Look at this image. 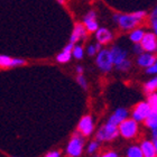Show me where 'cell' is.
Returning <instances> with one entry per match:
<instances>
[{"label": "cell", "mask_w": 157, "mask_h": 157, "mask_svg": "<svg viewBox=\"0 0 157 157\" xmlns=\"http://www.w3.org/2000/svg\"><path fill=\"white\" fill-rule=\"evenodd\" d=\"M146 16H147L146 11L139 10L132 13H115L112 16V19L121 30L130 32L135 29L146 18Z\"/></svg>", "instance_id": "obj_1"}, {"label": "cell", "mask_w": 157, "mask_h": 157, "mask_svg": "<svg viewBox=\"0 0 157 157\" xmlns=\"http://www.w3.org/2000/svg\"><path fill=\"white\" fill-rule=\"evenodd\" d=\"M83 147H84V138L78 131H75L66 146V154L70 157L81 156L83 153Z\"/></svg>", "instance_id": "obj_2"}, {"label": "cell", "mask_w": 157, "mask_h": 157, "mask_svg": "<svg viewBox=\"0 0 157 157\" xmlns=\"http://www.w3.org/2000/svg\"><path fill=\"white\" fill-rule=\"evenodd\" d=\"M95 64L99 67V70L103 73H108L113 69V61L110 53V49L101 48L97 54Z\"/></svg>", "instance_id": "obj_3"}, {"label": "cell", "mask_w": 157, "mask_h": 157, "mask_svg": "<svg viewBox=\"0 0 157 157\" xmlns=\"http://www.w3.org/2000/svg\"><path fill=\"white\" fill-rule=\"evenodd\" d=\"M119 135L126 139H132L138 134V122L132 118H127L121 124H118Z\"/></svg>", "instance_id": "obj_4"}, {"label": "cell", "mask_w": 157, "mask_h": 157, "mask_svg": "<svg viewBox=\"0 0 157 157\" xmlns=\"http://www.w3.org/2000/svg\"><path fill=\"white\" fill-rule=\"evenodd\" d=\"M119 136V130H118V126L111 124L107 122L103 124L95 134V140L100 141H111Z\"/></svg>", "instance_id": "obj_5"}, {"label": "cell", "mask_w": 157, "mask_h": 157, "mask_svg": "<svg viewBox=\"0 0 157 157\" xmlns=\"http://www.w3.org/2000/svg\"><path fill=\"white\" fill-rule=\"evenodd\" d=\"M94 130V121L93 118L90 115L83 116L80 119L78 124V131L83 136V137H88L93 132Z\"/></svg>", "instance_id": "obj_6"}, {"label": "cell", "mask_w": 157, "mask_h": 157, "mask_svg": "<svg viewBox=\"0 0 157 157\" xmlns=\"http://www.w3.org/2000/svg\"><path fill=\"white\" fill-rule=\"evenodd\" d=\"M151 112V109L149 107V105L147 103V101H141L135 105L131 116H132L134 120H136L137 122H141V121H144L147 118V116Z\"/></svg>", "instance_id": "obj_7"}, {"label": "cell", "mask_w": 157, "mask_h": 157, "mask_svg": "<svg viewBox=\"0 0 157 157\" xmlns=\"http://www.w3.org/2000/svg\"><path fill=\"white\" fill-rule=\"evenodd\" d=\"M144 49V52L154 53L157 52V36L153 32H147L145 33L144 37L139 43Z\"/></svg>", "instance_id": "obj_8"}, {"label": "cell", "mask_w": 157, "mask_h": 157, "mask_svg": "<svg viewBox=\"0 0 157 157\" xmlns=\"http://www.w3.org/2000/svg\"><path fill=\"white\" fill-rule=\"evenodd\" d=\"M26 61L24 59H17L8 55H0V69H13V67H19L26 64Z\"/></svg>", "instance_id": "obj_9"}, {"label": "cell", "mask_w": 157, "mask_h": 157, "mask_svg": "<svg viewBox=\"0 0 157 157\" xmlns=\"http://www.w3.org/2000/svg\"><path fill=\"white\" fill-rule=\"evenodd\" d=\"M83 25L90 33H95L99 28V24L97 21V13L95 11L91 10L83 17Z\"/></svg>", "instance_id": "obj_10"}, {"label": "cell", "mask_w": 157, "mask_h": 157, "mask_svg": "<svg viewBox=\"0 0 157 157\" xmlns=\"http://www.w3.org/2000/svg\"><path fill=\"white\" fill-rule=\"evenodd\" d=\"M86 36H88V30L84 27V25L83 24H76L74 26L72 34H71V37H70V43L75 44V43L81 42V40H84Z\"/></svg>", "instance_id": "obj_11"}, {"label": "cell", "mask_w": 157, "mask_h": 157, "mask_svg": "<svg viewBox=\"0 0 157 157\" xmlns=\"http://www.w3.org/2000/svg\"><path fill=\"white\" fill-rule=\"evenodd\" d=\"M110 53L112 56V61H113V65H117L126 59H128V52L127 49L121 47L119 45H112L110 48Z\"/></svg>", "instance_id": "obj_12"}, {"label": "cell", "mask_w": 157, "mask_h": 157, "mask_svg": "<svg viewBox=\"0 0 157 157\" xmlns=\"http://www.w3.org/2000/svg\"><path fill=\"white\" fill-rule=\"evenodd\" d=\"M95 39L99 44L101 45H107L112 42L113 39V34L105 27H99L95 32Z\"/></svg>", "instance_id": "obj_13"}, {"label": "cell", "mask_w": 157, "mask_h": 157, "mask_svg": "<svg viewBox=\"0 0 157 157\" xmlns=\"http://www.w3.org/2000/svg\"><path fill=\"white\" fill-rule=\"evenodd\" d=\"M157 56L154 55V53H148V52H143L139 54L137 57V64L140 67L144 69H148L149 66H151L156 62Z\"/></svg>", "instance_id": "obj_14"}, {"label": "cell", "mask_w": 157, "mask_h": 157, "mask_svg": "<svg viewBox=\"0 0 157 157\" xmlns=\"http://www.w3.org/2000/svg\"><path fill=\"white\" fill-rule=\"evenodd\" d=\"M129 116V112L126 108H118L115 110V112L112 113L108 119V122L111 124L118 126L119 124H121L124 120H126Z\"/></svg>", "instance_id": "obj_15"}, {"label": "cell", "mask_w": 157, "mask_h": 157, "mask_svg": "<svg viewBox=\"0 0 157 157\" xmlns=\"http://www.w3.org/2000/svg\"><path fill=\"white\" fill-rule=\"evenodd\" d=\"M140 149L143 151L144 157H156L157 156V151L154 146V143L151 140H144L140 144Z\"/></svg>", "instance_id": "obj_16"}, {"label": "cell", "mask_w": 157, "mask_h": 157, "mask_svg": "<svg viewBox=\"0 0 157 157\" xmlns=\"http://www.w3.org/2000/svg\"><path fill=\"white\" fill-rule=\"evenodd\" d=\"M145 33H146V32H145L143 28H138V27H136L135 29L130 30V33H129V39H130L134 44H138V43L141 42V39H143V37H144Z\"/></svg>", "instance_id": "obj_17"}, {"label": "cell", "mask_w": 157, "mask_h": 157, "mask_svg": "<svg viewBox=\"0 0 157 157\" xmlns=\"http://www.w3.org/2000/svg\"><path fill=\"white\" fill-rule=\"evenodd\" d=\"M145 126L151 129H154L157 127V111H151L149 115L147 116V118L144 120Z\"/></svg>", "instance_id": "obj_18"}, {"label": "cell", "mask_w": 157, "mask_h": 157, "mask_svg": "<svg viewBox=\"0 0 157 157\" xmlns=\"http://www.w3.org/2000/svg\"><path fill=\"white\" fill-rule=\"evenodd\" d=\"M144 90L147 92L148 94L149 93H153V92L157 91V75L154 76L153 78H151L149 81H147L144 85Z\"/></svg>", "instance_id": "obj_19"}, {"label": "cell", "mask_w": 157, "mask_h": 157, "mask_svg": "<svg viewBox=\"0 0 157 157\" xmlns=\"http://www.w3.org/2000/svg\"><path fill=\"white\" fill-rule=\"evenodd\" d=\"M126 156L127 157H144V155H143V151H141L139 146L132 145V146H130V147L127 149Z\"/></svg>", "instance_id": "obj_20"}, {"label": "cell", "mask_w": 157, "mask_h": 157, "mask_svg": "<svg viewBox=\"0 0 157 157\" xmlns=\"http://www.w3.org/2000/svg\"><path fill=\"white\" fill-rule=\"evenodd\" d=\"M71 59H72V52H67V51H64V49L56 56V61L59 63H61V64L70 62Z\"/></svg>", "instance_id": "obj_21"}, {"label": "cell", "mask_w": 157, "mask_h": 157, "mask_svg": "<svg viewBox=\"0 0 157 157\" xmlns=\"http://www.w3.org/2000/svg\"><path fill=\"white\" fill-rule=\"evenodd\" d=\"M147 103L151 107V111H157V93L156 92H153V93H149L147 98Z\"/></svg>", "instance_id": "obj_22"}, {"label": "cell", "mask_w": 157, "mask_h": 157, "mask_svg": "<svg viewBox=\"0 0 157 157\" xmlns=\"http://www.w3.org/2000/svg\"><path fill=\"white\" fill-rule=\"evenodd\" d=\"M115 66L117 71H119V72H128L131 69V62L128 59H126L124 61H122L121 63H119V64H117Z\"/></svg>", "instance_id": "obj_23"}, {"label": "cell", "mask_w": 157, "mask_h": 157, "mask_svg": "<svg viewBox=\"0 0 157 157\" xmlns=\"http://www.w3.org/2000/svg\"><path fill=\"white\" fill-rule=\"evenodd\" d=\"M72 56L76 59H82L83 56H84V49L81 45H75L74 44V47L72 49Z\"/></svg>", "instance_id": "obj_24"}, {"label": "cell", "mask_w": 157, "mask_h": 157, "mask_svg": "<svg viewBox=\"0 0 157 157\" xmlns=\"http://www.w3.org/2000/svg\"><path fill=\"white\" fill-rule=\"evenodd\" d=\"M101 44H99V43H97V44H91V45H89L88 47H86V53H88L89 56H94L98 54V52L101 49Z\"/></svg>", "instance_id": "obj_25"}, {"label": "cell", "mask_w": 157, "mask_h": 157, "mask_svg": "<svg viewBox=\"0 0 157 157\" xmlns=\"http://www.w3.org/2000/svg\"><path fill=\"white\" fill-rule=\"evenodd\" d=\"M98 149H99V141L98 140H93V141H90V143H89V145H88L89 154H94Z\"/></svg>", "instance_id": "obj_26"}, {"label": "cell", "mask_w": 157, "mask_h": 157, "mask_svg": "<svg viewBox=\"0 0 157 157\" xmlns=\"http://www.w3.org/2000/svg\"><path fill=\"white\" fill-rule=\"evenodd\" d=\"M76 82H78V84L80 85L83 90H86V89H88V82H86V78H84L83 74H78V78H76Z\"/></svg>", "instance_id": "obj_27"}, {"label": "cell", "mask_w": 157, "mask_h": 157, "mask_svg": "<svg viewBox=\"0 0 157 157\" xmlns=\"http://www.w3.org/2000/svg\"><path fill=\"white\" fill-rule=\"evenodd\" d=\"M132 51H134L135 54H137V55H139V54H141V53L144 52V49H143V47H141V45L138 43V44H135L134 47H132Z\"/></svg>", "instance_id": "obj_28"}, {"label": "cell", "mask_w": 157, "mask_h": 157, "mask_svg": "<svg viewBox=\"0 0 157 157\" xmlns=\"http://www.w3.org/2000/svg\"><path fill=\"white\" fill-rule=\"evenodd\" d=\"M101 157H119V155L113 151H109L103 153V154L101 155Z\"/></svg>", "instance_id": "obj_29"}, {"label": "cell", "mask_w": 157, "mask_h": 157, "mask_svg": "<svg viewBox=\"0 0 157 157\" xmlns=\"http://www.w3.org/2000/svg\"><path fill=\"white\" fill-rule=\"evenodd\" d=\"M44 157H61V153L59 151H52L47 153Z\"/></svg>", "instance_id": "obj_30"}, {"label": "cell", "mask_w": 157, "mask_h": 157, "mask_svg": "<svg viewBox=\"0 0 157 157\" xmlns=\"http://www.w3.org/2000/svg\"><path fill=\"white\" fill-rule=\"evenodd\" d=\"M151 26L153 29V33L157 36V19H151Z\"/></svg>", "instance_id": "obj_31"}, {"label": "cell", "mask_w": 157, "mask_h": 157, "mask_svg": "<svg viewBox=\"0 0 157 157\" xmlns=\"http://www.w3.org/2000/svg\"><path fill=\"white\" fill-rule=\"evenodd\" d=\"M151 19H157V5L151 13Z\"/></svg>", "instance_id": "obj_32"}, {"label": "cell", "mask_w": 157, "mask_h": 157, "mask_svg": "<svg viewBox=\"0 0 157 157\" xmlns=\"http://www.w3.org/2000/svg\"><path fill=\"white\" fill-rule=\"evenodd\" d=\"M73 47H74V44H72V43H69L67 45L64 47V51H67V52H72V49H73Z\"/></svg>", "instance_id": "obj_33"}, {"label": "cell", "mask_w": 157, "mask_h": 157, "mask_svg": "<svg viewBox=\"0 0 157 157\" xmlns=\"http://www.w3.org/2000/svg\"><path fill=\"white\" fill-rule=\"evenodd\" d=\"M151 135H153V139H157V127L151 129Z\"/></svg>", "instance_id": "obj_34"}, {"label": "cell", "mask_w": 157, "mask_h": 157, "mask_svg": "<svg viewBox=\"0 0 157 157\" xmlns=\"http://www.w3.org/2000/svg\"><path fill=\"white\" fill-rule=\"evenodd\" d=\"M76 72H78V74H82L83 73V67L81 65L76 66Z\"/></svg>", "instance_id": "obj_35"}, {"label": "cell", "mask_w": 157, "mask_h": 157, "mask_svg": "<svg viewBox=\"0 0 157 157\" xmlns=\"http://www.w3.org/2000/svg\"><path fill=\"white\" fill-rule=\"evenodd\" d=\"M153 143H154V146H155V148H156V151H157V139H153Z\"/></svg>", "instance_id": "obj_36"}, {"label": "cell", "mask_w": 157, "mask_h": 157, "mask_svg": "<svg viewBox=\"0 0 157 157\" xmlns=\"http://www.w3.org/2000/svg\"><path fill=\"white\" fill-rule=\"evenodd\" d=\"M59 2H61V3H63V2H64V0H59Z\"/></svg>", "instance_id": "obj_37"}, {"label": "cell", "mask_w": 157, "mask_h": 157, "mask_svg": "<svg viewBox=\"0 0 157 157\" xmlns=\"http://www.w3.org/2000/svg\"><path fill=\"white\" fill-rule=\"evenodd\" d=\"M93 157H98V156H93Z\"/></svg>", "instance_id": "obj_38"}, {"label": "cell", "mask_w": 157, "mask_h": 157, "mask_svg": "<svg viewBox=\"0 0 157 157\" xmlns=\"http://www.w3.org/2000/svg\"><path fill=\"white\" fill-rule=\"evenodd\" d=\"M156 157H157V156H156Z\"/></svg>", "instance_id": "obj_39"}]
</instances>
